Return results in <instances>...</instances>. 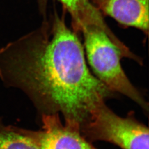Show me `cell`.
<instances>
[{
	"label": "cell",
	"instance_id": "6",
	"mask_svg": "<svg viewBox=\"0 0 149 149\" xmlns=\"http://www.w3.org/2000/svg\"><path fill=\"white\" fill-rule=\"evenodd\" d=\"M39 13L43 18L47 15L49 0H37ZM61 3L63 10L68 12L71 18L72 29L77 33H81L88 25H96L104 31L109 28L98 11L90 0H58Z\"/></svg>",
	"mask_w": 149,
	"mask_h": 149
},
{
	"label": "cell",
	"instance_id": "5",
	"mask_svg": "<svg viewBox=\"0 0 149 149\" xmlns=\"http://www.w3.org/2000/svg\"><path fill=\"white\" fill-rule=\"evenodd\" d=\"M102 15L112 17L124 28L134 27L148 36L149 0H90Z\"/></svg>",
	"mask_w": 149,
	"mask_h": 149
},
{
	"label": "cell",
	"instance_id": "1",
	"mask_svg": "<svg viewBox=\"0 0 149 149\" xmlns=\"http://www.w3.org/2000/svg\"><path fill=\"white\" fill-rule=\"evenodd\" d=\"M66 13L54 5L39 27L0 48V77L25 91L42 115L61 114L81 132L91 111L114 93L88 68Z\"/></svg>",
	"mask_w": 149,
	"mask_h": 149
},
{
	"label": "cell",
	"instance_id": "3",
	"mask_svg": "<svg viewBox=\"0 0 149 149\" xmlns=\"http://www.w3.org/2000/svg\"><path fill=\"white\" fill-rule=\"evenodd\" d=\"M81 133L91 143L104 141L122 149H149V129L136 119L134 112L120 117L105 102L91 111Z\"/></svg>",
	"mask_w": 149,
	"mask_h": 149
},
{
	"label": "cell",
	"instance_id": "2",
	"mask_svg": "<svg viewBox=\"0 0 149 149\" xmlns=\"http://www.w3.org/2000/svg\"><path fill=\"white\" fill-rule=\"evenodd\" d=\"M81 33L85 53L93 74L113 92L127 97L148 114V102L129 80L120 64L122 53L106 33L96 25L86 26Z\"/></svg>",
	"mask_w": 149,
	"mask_h": 149
},
{
	"label": "cell",
	"instance_id": "7",
	"mask_svg": "<svg viewBox=\"0 0 149 149\" xmlns=\"http://www.w3.org/2000/svg\"><path fill=\"white\" fill-rule=\"evenodd\" d=\"M0 149H40L28 130L0 126Z\"/></svg>",
	"mask_w": 149,
	"mask_h": 149
},
{
	"label": "cell",
	"instance_id": "4",
	"mask_svg": "<svg viewBox=\"0 0 149 149\" xmlns=\"http://www.w3.org/2000/svg\"><path fill=\"white\" fill-rule=\"evenodd\" d=\"M42 129L28 130L40 149H97L80 130L61 122L59 114L42 115Z\"/></svg>",
	"mask_w": 149,
	"mask_h": 149
}]
</instances>
